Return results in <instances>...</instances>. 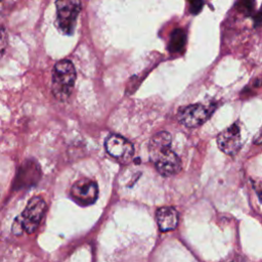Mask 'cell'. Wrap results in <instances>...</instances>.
<instances>
[{
    "label": "cell",
    "mask_w": 262,
    "mask_h": 262,
    "mask_svg": "<svg viewBox=\"0 0 262 262\" xmlns=\"http://www.w3.org/2000/svg\"><path fill=\"white\" fill-rule=\"evenodd\" d=\"M217 144L224 154L234 156L242 145L239 125L233 124L220 132L217 136Z\"/></svg>",
    "instance_id": "7"
},
{
    "label": "cell",
    "mask_w": 262,
    "mask_h": 262,
    "mask_svg": "<svg viewBox=\"0 0 262 262\" xmlns=\"http://www.w3.org/2000/svg\"><path fill=\"white\" fill-rule=\"evenodd\" d=\"M156 219L162 231L173 230L178 224V213L172 207H162L157 211Z\"/></svg>",
    "instance_id": "9"
},
{
    "label": "cell",
    "mask_w": 262,
    "mask_h": 262,
    "mask_svg": "<svg viewBox=\"0 0 262 262\" xmlns=\"http://www.w3.org/2000/svg\"><path fill=\"white\" fill-rule=\"evenodd\" d=\"M186 35L182 29H176L171 34L170 42H169V50L171 52H178L183 49L185 45Z\"/></svg>",
    "instance_id": "10"
},
{
    "label": "cell",
    "mask_w": 262,
    "mask_h": 262,
    "mask_svg": "<svg viewBox=\"0 0 262 262\" xmlns=\"http://www.w3.org/2000/svg\"><path fill=\"white\" fill-rule=\"evenodd\" d=\"M171 135L166 131L156 133L149 142V157L157 170L163 176L176 174L181 163L178 156L171 149Z\"/></svg>",
    "instance_id": "1"
},
{
    "label": "cell",
    "mask_w": 262,
    "mask_h": 262,
    "mask_svg": "<svg viewBox=\"0 0 262 262\" xmlns=\"http://www.w3.org/2000/svg\"><path fill=\"white\" fill-rule=\"evenodd\" d=\"M255 187H256V190H257V193H258L260 200L262 201V180L257 182V185Z\"/></svg>",
    "instance_id": "14"
},
{
    "label": "cell",
    "mask_w": 262,
    "mask_h": 262,
    "mask_svg": "<svg viewBox=\"0 0 262 262\" xmlns=\"http://www.w3.org/2000/svg\"><path fill=\"white\" fill-rule=\"evenodd\" d=\"M71 196L80 206L93 204L98 196V187L96 182L87 178L77 180L72 185Z\"/></svg>",
    "instance_id": "5"
},
{
    "label": "cell",
    "mask_w": 262,
    "mask_h": 262,
    "mask_svg": "<svg viewBox=\"0 0 262 262\" xmlns=\"http://www.w3.org/2000/svg\"><path fill=\"white\" fill-rule=\"evenodd\" d=\"M238 4L242 5V9H246L249 11L252 7V0H239Z\"/></svg>",
    "instance_id": "13"
},
{
    "label": "cell",
    "mask_w": 262,
    "mask_h": 262,
    "mask_svg": "<svg viewBox=\"0 0 262 262\" xmlns=\"http://www.w3.org/2000/svg\"><path fill=\"white\" fill-rule=\"evenodd\" d=\"M208 118L209 111L200 103L183 106L178 111V120L189 128L202 125Z\"/></svg>",
    "instance_id": "8"
},
{
    "label": "cell",
    "mask_w": 262,
    "mask_h": 262,
    "mask_svg": "<svg viewBox=\"0 0 262 262\" xmlns=\"http://www.w3.org/2000/svg\"><path fill=\"white\" fill-rule=\"evenodd\" d=\"M56 25L63 34L74 32L77 17L81 11L80 0H56Z\"/></svg>",
    "instance_id": "4"
},
{
    "label": "cell",
    "mask_w": 262,
    "mask_h": 262,
    "mask_svg": "<svg viewBox=\"0 0 262 262\" xmlns=\"http://www.w3.org/2000/svg\"><path fill=\"white\" fill-rule=\"evenodd\" d=\"M189 6L191 13L196 14L203 7V0H189Z\"/></svg>",
    "instance_id": "12"
},
{
    "label": "cell",
    "mask_w": 262,
    "mask_h": 262,
    "mask_svg": "<svg viewBox=\"0 0 262 262\" xmlns=\"http://www.w3.org/2000/svg\"><path fill=\"white\" fill-rule=\"evenodd\" d=\"M76 81V71L74 64L62 59L55 63L52 72V93L58 100H66L72 93Z\"/></svg>",
    "instance_id": "3"
},
{
    "label": "cell",
    "mask_w": 262,
    "mask_h": 262,
    "mask_svg": "<svg viewBox=\"0 0 262 262\" xmlns=\"http://www.w3.org/2000/svg\"><path fill=\"white\" fill-rule=\"evenodd\" d=\"M104 144L108 155H111L113 158L117 159L122 163L128 162L133 156L134 148L132 143L120 135H110L105 139Z\"/></svg>",
    "instance_id": "6"
},
{
    "label": "cell",
    "mask_w": 262,
    "mask_h": 262,
    "mask_svg": "<svg viewBox=\"0 0 262 262\" xmlns=\"http://www.w3.org/2000/svg\"><path fill=\"white\" fill-rule=\"evenodd\" d=\"M7 46V36L5 31L0 27V57L4 53Z\"/></svg>",
    "instance_id": "11"
},
{
    "label": "cell",
    "mask_w": 262,
    "mask_h": 262,
    "mask_svg": "<svg viewBox=\"0 0 262 262\" xmlns=\"http://www.w3.org/2000/svg\"><path fill=\"white\" fill-rule=\"evenodd\" d=\"M45 211V201L41 196L32 198L23 213L14 219L12 232L16 235H20L24 232L33 233L39 226Z\"/></svg>",
    "instance_id": "2"
}]
</instances>
